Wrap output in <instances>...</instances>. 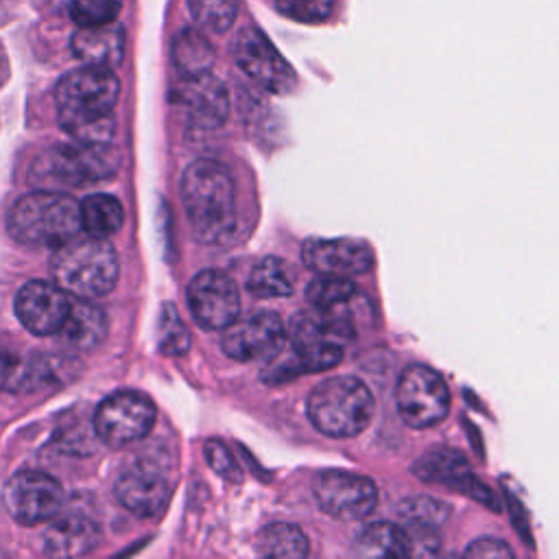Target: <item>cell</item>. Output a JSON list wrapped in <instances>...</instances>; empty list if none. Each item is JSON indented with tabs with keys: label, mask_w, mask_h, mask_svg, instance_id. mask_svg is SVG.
<instances>
[{
	"label": "cell",
	"mask_w": 559,
	"mask_h": 559,
	"mask_svg": "<svg viewBox=\"0 0 559 559\" xmlns=\"http://www.w3.org/2000/svg\"><path fill=\"white\" fill-rule=\"evenodd\" d=\"M255 546L262 557L271 559H301L310 552V542L306 533L299 526L286 522L269 524L258 535Z\"/></svg>",
	"instance_id": "obj_24"
},
{
	"label": "cell",
	"mask_w": 559,
	"mask_h": 559,
	"mask_svg": "<svg viewBox=\"0 0 559 559\" xmlns=\"http://www.w3.org/2000/svg\"><path fill=\"white\" fill-rule=\"evenodd\" d=\"M114 496L129 513L153 518L168 504L170 480L157 465L135 463L118 476Z\"/></svg>",
	"instance_id": "obj_18"
},
{
	"label": "cell",
	"mask_w": 559,
	"mask_h": 559,
	"mask_svg": "<svg viewBox=\"0 0 559 559\" xmlns=\"http://www.w3.org/2000/svg\"><path fill=\"white\" fill-rule=\"evenodd\" d=\"M100 537L103 533L92 518L72 513L55 520L46 528L41 548L50 557H83L100 544Z\"/></svg>",
	"instance_id": "obj_19"
},
{
	"label": "cell",
	"mask_w": 559,
	"mask_h": 559,
	"mask_svg": "<svg viewBox=\"0 0 559 559\" xmlns=\"http://www.w3.org/2000/svg\"><path fill=\"white\" fill-rule=\"evenodd\" d=\"M118 94L120 83L109 68L83 66L63 74L55 87L61 129L79 144L107 146L116 131Z\"/></svg>",
	"instance_id": "obj_1"
},
{
	"label": "cell",
	"mask_w": 559,
	"mask_h": 559,
	"mask_svg": "<svg viewBox=\"0 0 559 559\" xmlns=\"http://www.w3.org/2000/svg\"><path fill=\"white\" fill-rule=\"evenodd\" d=\"M2 504L20 524L48 522L61 511L63 487L50 474L24 469L4 483Z\"/></svg>",
	"instance_id": "obj_11"
},
{
	"label": "cell",
	"mask_w": 559,
	"mask_h": 559,
	"mask_svg": "<svg viewBox=\"0 0 559 559\" xmlns=\"http://www.w3.org/2000/svg\"><path fill=\"white\" fill-rule=\"evenodd\" d=\"M413 474L421 478L424 483H437V485H448L454 491H461L478 502H483L489 509H500L498 498L491 493V489L480 483L472 469L467 459L450 448H439L432 452H426L413 463Z\"/></svg>",
	"instance_id": "obj_17"
},
{
	"label": "cell",
	"mask_w": 559,
	"mask_h": 559,
	"mask_svg": "<svg viewBox=\"0 0 559 559\" xmlns=\"http://www.w3.org/2000/svg\"><path fill=\"white\" fill-rule=\"evenodd\" d=\"M116 166V153L105 146H52L35 157L31 175L46 190L76 188L109 177Z\"/></svg>",
	"instance_id": "obj_6"
},
{
	"label": "cell",
	"mask_w": 559,
	"mask_h": 559,
	"mask_svg": "<svg viewBox=\"0 0 559 559\" xmlns=\"http://www.w3.org/2000/svg\"><path fill=\"white\" fill-rule=\"evenodd\" d=\"M9 76V63H7V55H4V48L0 44V85L7 81Z\"/></svg>",
	"instance_id": "obj_37"
},
{
	"label": "cell",
	"mask_w": 559,
	"mask_h": 559,
	"mask_svg": "<svg viewBox=\"0 0 559 559\" xmlns=\"http://www.w3.org/2000/svg\"><path fill=\"white\" fill-rule=\"evenodd\" d=\"M286 343V325L273 310H253L236 317L223 332V352L240 362L271 360Z\"/></svg>",
	"instance_id": "obj_10"
},
{
	"label": "cell",
	"mask_w": 559,
	"mask_h": 559,
	"mask_svg": "<svg viewBox=\"0 0 559 559\" xmlns=\"http://www.w3.org/2000/svg\"><path fill=\"white\" fill-rule=\"evenodd\" d=\"M240 0H188L194 22L207 31L225 33L238 15Z\"/></svg>",
	"instance_id": "obj_29"
},
{
	"label": "cell",
	"mask_w": 559,
	"mask_h": 559,
	"mask_svg": "<svg viewBox=\"0 0 559 559\" xmlns=\"http://www.w3.org/2000/svg\"><path fill=\"white\" fill-rule=\"evenodd\" d=\"M7 229L22 245L61 247L81 234V203L59 190L28 192L11 205Z\"/></svg>",
	"instance_id": "obj_3"
},
{
	"label": "cell",
	"mask_w": 559,
	"mask_h": 559,
	"mask_svg": "<svg viewBox=\"0 0 559 559\" xmlns=\"http://www.w3.org/2000/svg\"><path fill=\"white\" fill-rule=\"evenodd\" d=\"M247 290L258 299L288 297L293 293V275L286 262L275 255L262 258L249 273Z\"/></svg>",
	"instance_id": "obj_26"
},
{
	"label": "cell",
	"mask_w": 559,
	"mask_h": 559,
	"mask_svg": "<svg viewBox=\"0 0 559 559\" xmlns=\"http://www.w3.org/2000/svg\"><path fill=\"white\" fill-rule=\"evenodd\" d=\"M124 221L122 203L111 194H90L81 201V229L96 238L118 231Z\"/></svg>",
	"instance_id": "obj_25"
},
{
	"label": "cell",
	"mask_w": 559,
	"mask_h": 559,
	"mask_svg": "<svg viewBox=\"0 0 559 559\" xmlns=\"http://www.w3.org/2000/svg\"><path fill=\"white\" fill-rule=\"evenodd\" d=\"M120 264L107 238L74 236L52 255L55 282L72 297L94 299L107 295L118 282Z\"/></svg>",
	"instance_id": "obj_5"
},
{
	"label": "cell",
	"mask_w": 559,
	"mask_h": 559,
	"mask_svg": "<svg viewBox=\"0 0 559 559\" xmlns=\"http://www.w3.org/2000/svg\"><path fill=\"white\" fill-rule=\"evenodd\" d=\"M214 57V46L197 28H183L173 39V63L181 76L210 72Z\"/></svg>",
	"instance_id": "obj_23"
},
{
	"label": "cell",
	"mask_w": 559,
	"mask_h": 559,
	"mask_svg": "<svg viewBox=\"0 0 559 559\" xmlns=\"http://www.w3.org/2000/svg\"><path fill=\"white\" fill-rule=\"evenodd\" d=\"M20 367V360L13 354L0 349V391L7 389L9 384H15Z\"/></svg>",
	"instance_id": "obj_36"
},
{
	"label": "cell",
	"mask_w": 559,
	"mask_h": 559,
	"mask_svg": "<svg viewBox=\"0 0 559 559\" xmlns=\"http://www.w3.org/2000/svg\"><path fill=\"white\" fill-rule=\"evenodd\" d=\"M404 533H406L408 557H432L439 552L441 539H439L437 526L404 522Z\"/></svg>",
	"instance_id": "obj_34"
},
{
	"label": "cell",
	"mask_w": 559,
	"mask_h": 559,
	"mask_svg": "<svg viewBox=\"0 0 559 559\" xmlns=\"http://www.w3.org/2000/svg\"><path fill=\"white\" fill-rule=\"evenodd\" d=\"M157 347L166 356H183L190 349V332L173 304H164L157 321Z\"/></svg>",
	"instance_id": "obj_28"
},
{
	"label": "cell",
	"mask_w": 559,
	"mask_h": 559,
	"mask_svg": "<svg viewBox=\"0 0 559 559\" xmlns=\"http://www.w3.org/2000/svg\"><path fill=\"white\" fill-rule=\"evenodd\" d=\"M57 334L74 349H94L107 336V314L90 299L76 297Z\"/></svg>",
	"instance_id": "obj_21"
},
{
	"label": "cell",
	"mask_w": 559,
	"mask_h": 559,
	"mask_svg": "<svg viewBox=\"0 0 559 559\" xmlns=\"http://www.w3.org/2000/svg\"><path fill=\"white\" fill-rule=\"evenodd\" d=\"M465 557H476V559H509L513 557V550L507 546V542L502 539H496V537H480V539H474L465 550H463Z\"/></svg>",
	"instance_id": "obj_35"
},
{
	"label": "cell",
	"mask_w": 559,
	"mask_h": 559,
	"mask_svg": "<svg viewBox=\"0 0 559 559\" xmlns=\"http://www.w3.org/2000/svg\"><path fill=\"white\" fill-rule=\"evenodd\" d=\"M122 0H70V17L76 26H100L116 22Z\"/></svg>",
	"instance_id": "obj_31"
},
{
	"label": "cell",
	"mask_w": 559,
	"mask_h": 559,
	"mask_svg": "<svg viewBox=\"0 0 559 559\" xmlns=\"http://www.w3.org/2000/svg\"><path fill=\"white\" fill-rule=\"evenodd\" d=\"M301 260L317 275L358 277L373 266V251L356 238H308L301 247Z\"/></svg>",
	"instance_id": "obj_16"
},
{
	"label": "cell",
	"mask_w": 559,
	"mask_h": 559,
	"mask_svg": "<svg viewBox=\"0 0 559 559\" xmlns=\"http://www.w3.org/2000/svg\"><path fill=\"white\" fill-rule=\"evenodd\" d=\"M72 52L85 66L116 68L124 57V28L116 22L100 26H79L70 39Z\"/></svg>",
	"instance_id": "obj_20"
},
{
	"label": "cell",
	"mask_w": 559,
	"mask_h": 559,
	"mask_svg": "<svg viewBox=\"0 0 559 559\" xmlns=\"http://www.w3.org/2000/svg\"><path fill=\"white\" fill-rule=\"evenodd\" d=\"M397 515L404 522L439 526L448 520L450 507L445 502L432 498V496H413V498H404L397 504Z\"/></svg>",
	"instance_id": "obj_30"
},
{
	"label": "cell",
	"mask_w": 559,
	"mask_h": 559,
	"mask_svg": "<svg viewBox=\"0 0 559 559\" xmlns=\"http://www.w3.org/2000/svg\"><path fill=\"white\" fill-rule=\"evenodd\" d=\"M155 404L140 391H116L107 395L94 413V430L100 441L122 448L140 441L155 426Z\"/></svg>",
	"instance_id": "obj_8"
},
{
	"label": "cell",
	"mask_w": 559,
	"mask_h": 559,
	"mask_svg": "<svg viewBox=\"0 0 559 559\" xmlns=\"http://www.w3.org/2000/svg\"><path fill=\"white\" fill-rule=\"evenodd\" d=\"M376 411L369 386L354 376H332L314 384L306 397V413L312 426L336 439L360 435Z\"/></svg>",
	"instance_id": "obj_4"
},
{
	"label": "cell",
	"mask_w": 559,
	"mask_h": 559,
	"mask_svg": "<svg viewBox=\"0 0 559 559\" xmlns=\"http://www.w3.org/2000/svg\"><path fill=\"white\" fill-rule=\"evenodd\" d=\"M352 552L358 557H408L404 526L391 522L369 524L354 537Z\"/></svg>",
	"instance_id": "obj_22"
},
{
	"label": "cell",
	"mask_w": 559,
	"mask_h": 559,
	"mask_svg": "<svg viewBox=\"0 0 559 559\" xmlns=\"http://www.w3.org/2000/svg\"><path fill=\"white\" fill-rule=\"evenodd\" d=\"M170 103L199 129H216L229 116V92L212 72L181 76L170 90Z\"/></svg>",
	"instance_id": "obj_14"
},
{
	"label": "cell",
	"mask_w": 559,
	"mask_h": 559,
	"mask_svg": "<svg viewBox=\"0 0 559 559\" xmlns=\"http://www.w3.org/2000/svg\"><path fill=\"white\" fill-rule=\"evenodd\" d=\"M181 201L199 242L221 245L236 229L234 177L216 159H194L181 175Z\"/></svg>",
	"instance_id": "obj_2"
},
{
	"label": "cell",
	"mask_w": 559,
	"mask_h": 559,
	"mask_svg": "<svg viewBox=\"0 0 559 559\" xmlns=\"http://www.w3.org/2000/svg\"><path fill=\"white\" fill-rule=\"evenodd\" d=\"M203 452H205V461L207 465L218 474L223 476L225 480L229 483H240L242 480V472H240V465L236 463L234 454L227 450V445L218 439H207L205 445H203Z\"/></svg>",
	"instance_id": "obj_33"
},
{
	"label": "cell",
	"mask_w": 559,
	"mask_h": 559,
	"mask_svg": "<svg viewBox=\"0 0 559 559\" xmlns=\"http://www.w3.org/2000/svg\"><path fill=\"white\" fill-rule=\"evenodd\" d=\"M395 402L406 426L430 428L445 419L450 411V391L435 369L426 365H411L397 380Z\"/></svg>",
	"instance_id": "obj_7"
},
{
	"label": "cell",
	"mask_w": 559,
	"mask_h": 559,
	"mask_svg": "<svg viewBox=\"0 0 559 559\" xmlns=\"http://www.w3.org/2000/svg\"><path fill=\"white\" fill-rule=\"evenodd\" d=\"M356 295V284L352 277H338V275H317L308 288L306 297L317 310H334Z\"/></svg>",
	"instance_id": "obj_27"
},
{
	"label": "cell",
	"mask_w": 559,
	"mask_h": 559,
	"mask_svg": "<svg viewBox=\"0 0 559 559\" xmlns=\"http://www.w3.org/2000/svg\"><path fill=\"white\" fill-rule=\"evenodd\" d=\"M314 498L334 520L358 522L373 511L378 487L367 476L345 469H328L314 480Z\"/></svg>",
	"instance_id": "obj_12"
},
{
	"label": "cell",
	"mask_w": 559,
	"mask_h": 559,
	"mask_svg": "<svg viewBox=\"0 0 559 559\" xmlns=\"http://www.w3.org/2000/svg\"><path fill=\"white\" fill-rule=\"evenodd\" d=\"M188 308L203 330H225L240 314L236 282L216 269L199 271L188 284Z\"/></svg>",
	"instance_id": "obj_13"
},
{
	"label": "cell",
	"mask_w": 559,
	"mask_h": 559,
	"mask_svg": "<svg viewBox=\"0 0 559 559\" xmlns=\"http://www.w3.org/2000/svg\"><path fill=\"white\" fill-rule=\"evenodd\" d=\"M70 295L57 282L31 280L15 295V314L20 323L37 336L57 334L70 312Z\"/></svg>",
	"instance_id": "obj_15"
},
{
	"label": "cell",
	"mask_w": 559,
	"mask_h": 559,
	"mask_svg": "<svg viewBox=\"0 0 559 559\" xmlns=\"http://www.w3.org/2000/svg\"><path fill=\"white\" fill-rule=\"evenodd\" d=\"M234 59L255 85L271 94H288L297 85L293 66L255 26H242L238 31L234 39Z\"/></svg>",
	"instance_id": "obj_9"
},
{
	"label": "cell",
	"mask_w": 559,
	"mask_h": 559,
	"mask_svg": "<svg viewBox=\"0 0 559 559\" xmlns=\"http://www.w3.org/2000/svg\"><path fill=\"white\" fill-rule=\"evenodd\" d=\"M336 0H275V7L282 15L304 22V24H321L332 15Z\"/></svg>",
	"instance_id": "obj_32"
}]
</instances>
